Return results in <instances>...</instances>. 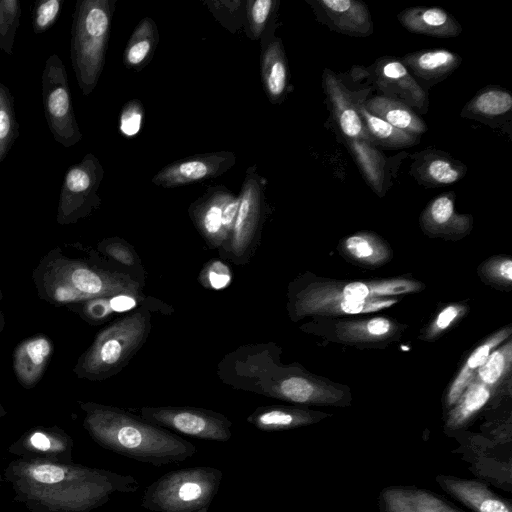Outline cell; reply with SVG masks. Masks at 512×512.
I'll return each mask as SVG.
<instances>
[{"label":"cell","instance_id":"cell-1","mask_svg":"<svg viewBox=\"0 0 512 512\" xmlns=\"http://www.w3.org/2000/svg\"><path fill=\"white\" fill-rule=\"evenodd\" d=\"M89 422L103 444L138 462L161 467L183 462L197 452L190 441L119 408L96 406Z\"/></svg>","mask_w":512,"mask_h":512},{"label":"cell","instance_id":"cell-2","mask_svg":"<svg viewBox=\"0 0 512 512\" xmlns=\"http://www.w3.org/2000/svg\"><path fill=\"white\" fill-rule=\"evenodd\" d=\"M34 278L39 294L56 303L140 293V284L128 275L90 267L60 254L47 256Z\"/></svg>","mask_w":512,"mask_h":512},{"label":"cell","instance_id":"cell-3","mask_svg":"<svg viewBox=\"0 0 512 512\" xmlns=\"http://www.w3.org/2000/svg\"><path fill=\"white\" fill-rule=\"evenodd\" d=\"M116 0H79L71 28L70 58L78 86L88 96L102 74Z\"/></svg>","mask_w":512,"mask_h":512},{"label":"cell","instance_id":"cell-4","mask_svg":"<svg viewBox=\"0 0 512 512\" xmlns=\"http://www.w3.org/2000/svg\"><path fill=\"white\" fill-rule=\"evenodd\" d=\"M147 307L116 320L96 336L74 371L81 378L103 380L118 373L145 342L151 327Z\"/></svg>","mask_w":512,"mask_h":512},{"label":"cell","instance_id":"cell-5","mask_svg":"<svg viewBox=\"0 0 512 512\" xmlns=\"http://www.w3.org/2000/svg\"><path fill=\"white\" fill-rule=\"evenodd\" d=\"M223 472L211 466L171 470L145 487L141 507L152 512H207Z\"/></svg>","mask_w":512,"mask_h":512},{"label":"cell","instance_id":"cell-6","mask_svg":"<svg viewBox=\"0 0 512 512\" xmlns=\"http://www.w3.org/2000/svg\"><path fill=\"white\" fill-rule=\"evenodd\" d=\"M424 288L422 282L408 277L341 281L307 274L290 284L287 308L331 299L398 297L418 293Z\"/></svg>","mask_w":512,"mask_h":512},{"label":"cell","instance_id":"cell-7","mask_svg":"<svg viewBox=\"0 0 512 512\" xmlns=\"http://www.w3.org/2000/svg\"><path fill=\"white\" fill-rule=\"evenodd\" d=\"M249 391L299 405L347 407L352 403L347 386L316 376L300 366L277 367L260 377Z\"/></svg>","mask_w":512,"mask_h":512},{"label":"cell","instance_id":"cell-8","mask_svg":"<svg viewBox=\"0 0 512 512\" xmlns=\"http://www.w3.org/2000/svg\"><path fill=\"white\" fill-rule=\"evenodd\" d=\"M41 87L44 115L54 140L66 148L77 144L82 133L73 109L67 71L57 54L45 61Z\"/></svg>","mask_w":512,"mask_h":512},{"label":"cell","instance_id":"cell-9","mask_svg":"<svg viewBox=\"0 0 512 512\" xmlns=\"http://www.w3.org/2000/svg\"><path fill=\"white\" fill-rule=\"evenodd\" d=\"M406 328L394 319L377 316L360 319L315 317L302 329L327 341L356 348H383L399 340Z\"/></svg>","mask_w":512,"mask_h":512},{"label":"cell","instance_id":"cell-10","mask_svg":"<svg viewBox=\"0 0 512 512\" xmlns=\"http://www.w3.org/2000/svg\"><path fill=\"white\" fill-rule=\"evenodd\" d=\"M104 177V168L93 153L70 166L64 176L57 208V222L71 224L88 216L100 206L98 189Z\"/></svg>","mask_w":512,"mask_h":512},{"label":"cell","instance_id":"cell-11","mask_svg":"<svg viewBox=\"0 0 512 512\" xmlns=\"http://www.w3.org/2000/svg\"><path fill=\"white\" fill-rule=\"evenodd\" d=\"M144 420L179 434L201 440L227 442L232 437V422L225 415L196 407H142Z\"/></svg>","mask_w":512,"mask_h":512},{"label":"cell","instance_id":"cell-12","mask_svg":"<svg viewBox=\"0 0 512 512\" xmlns=\"http://www.w3.org/2000/svg\"><path fill=\"white\" fill-rule=\"evenodd\" d=\"M265 180L256 166L247 168L239 193V206L226 248L234 262H243L260 234L265 215Z\"/></svg>","mask_w":512,"mask_h":512},{"label":"cell","instance_id":"cell-13","mask_svg":"<svg viewBox=\"0 0 512 512\" xmlns=\"http://www.w3.org/2000/svg\"><path fill=\"white\" fill-rule=\"evenodd\" d=\"M236 161V155L231 151L196 154L164 166L153 176L152 183L163 188H174L217 178L230 170Z\"/></svg>","mask_w":512,"mask_h":512},{"label":"cell","instance_id":"cell-14","mask_svg":"<svg viewBox=\"0 0 512 512\" xmlns=\"http://www.w3.org/2000/svg\"><path fill=\"white\" fill-rule=\"evenodd\" d=\"M373 68L374 82L384 96L399 100L413 110L426 113L427 94L400 60L380 58L374 63Z\"/></svg>","mask_w":512,"mask_h":512},{"label":"cell","instance_id":"cell-15","mask_svg":"<svg viewBox=\"0 0 512 512\" xmlns=\"http://www.w3.org/2000/svg\"><path fill=\"white\" fill-rule=\"evenodd\" d=\"M311 5L317 19L329 29L354 37H366L374 26L367 6L356 0H313Z\"/></svg>","mask_w":512,"mask_h":512},{"label":"cell","instance_id":"cell-16","mask_svg":"<svg viewBox=\"0 0 512 512\" xmlns=\"http://www.w3.org/2000/svg\"><path fill=\"white\" fill-rule=\"evenodd\" d=\"M422 231L429 237L457 240L470 233L473 218L455 210V194L444 193L433 198L420 216Z\"/></svg>","mask_w":512,"mask_h":512},{"label":"cell","instance_id":"cell-17","mask_svg":"<svg viewBox=\"0 0 512 512\" xmlns=\"http://www.w3.org/2000/svg\"><path fill=\"white\" fill-rule=\"evenodd\" d=\"M232 194L224 185L209 187L188 209L195 227L212 248L226 246L224 208Z\"/></svg>","mask_w":512,"mask_h":512},{"label":"cell","instance_id":"cell-18","mask_svg":"<svg viewBox=\"0 0 512 512\" xmlns=\"http://www.w3.org/2000/svg\"><path fill=\"white\" fill-rule=\"evenodd\" d=\"M380 512H463L437 494L414 486H388L378 496Z\"/></svg>","mask_w":512,"mask_h":512},{"label":"cell","instance_id":"cell-19","mask_svg":"<svg viewBox=\"0 0 512 512\" xmlns=\"http://www.w3.org/2000/svg\"><path fill=\"white\" fill-rule=\"evenodd\" d=\"M435 481L447 494L474 512H512L510 502L482 482L450 475H438Z\"/></svg>","mask_w":512,"mask_h":512},{"label":"cell","instance_id":"cell-20","mask_svg":"<svg viewBox=\"0 0 512 512\" xmlns=\"http://www.w3.org/2000/svg\"><path fill=\"white\" fill-rule=\"evenodd\" d=\"M323 85L336 124L347 141L372 143L364 128L357 104L352 101L349 93L332 71H324Z\"/></svg>","mask_w":512,"mask_h":512},{"label":"cell","instance_id":"cell-21","mask_svg":"<svg viewBox=\"0 0 512 512\" xmlns=\"http://www.w3.org/2000/svg\"><path fill=\"white\" fill-rule=\"evenodd\" d=\"M466 166L442 151L426 150L416 155L410 173L425 187H441L453 184L466 174Z\"/></svg>","mask_w":512,"mask_h":512},{"label":"cell","instance_id":"cell-22","mask_svg":"<svg viewBox=\"0 0 512 512\" xmlns=\"http://www.w3.org/2000/svg\"><path fill=\"white\" fill-rule=\"evenodd\" d=\"M329 416L304 407L269 405L256 408L247 417V422L260 431L279 432L309 426Z\"/></svg>","mask_w":512,"mask_h":512},{"label":"cell","instance_id":"cell-23","mask_svg":"<svg viewBox=\"0 0 512 512\" xmlns=\"http://www.w3.org/2000/svg\"><path fill=\"white\" fill-rule=\"evenodd\" d=\"M398 302V297H383L365 300L331 299L288 308V311L291 319L294 321H298L307 316H313L314 318H337L347 315L377 312L390 308Z\"/></svg>","mask_w":512,"mask_h":512},{"label":"cell","instance_id":"cell-24","mask_svg":"<svg viewBox=\"0 0 512 512\" xmlns=\"http://www.w3.org/2000/svg\"><path fill=\"white\" fill-rule=\"evenodd\" d=\"M409 32L433 37H456L462 32L459 22L440 7H410L397 15Z\"/></svg>","mask_w":512,"mask_h":512},{"label":"cell","instance_id":"cell-25","mask_svg":"<svg viewBox=\"0 0 512 512\" xmlns=\"http://www.w3.org/2000/svg\"><path fill=\"white\" fill-rule=\"evenodd\" d=\"M338 251L347 261L371 269L383 266L393 257L390 245L379 235L368 231L341 239Z\"/></svg>","mask_w":512,"mask_h":512},{"label":"cell","instance_id":"cell-26","mask_svg":"<svg viewBox=\"0 0 512 512\" xmlns=\"http://www.w3.org/2000/svg\"><path fill=\"white\" fill-rule=\"evenodd\" d=\"M261 80L272 104L284 101L289 85V70L282 40L273 37L261 52Z\"/></svg>","mask_w":512,"mask_h":512},{"label":"cell","instance_id":"cell-27","mask_svg":"<svg viewBox=\"0 0 512 512\" xmlns=\"http://www.w3.org/2000/svg\"><path fill=\"white\" fill-rule=\"evenodd\" d=\"M511 334L512 326L507 325L495 331L475 347L447 389L444 400L446 409L449 410L457 402L464 390L474 379L478 370L485 363L490 353L505 340L510 339Z\"/></svg>","mask_w":512,"mask_h":512},{"label":"cell","instance_id":"cell-28","mask_svg":"<svg viewBox=\"0 0 512 512\" xmlns=\"http://www.w3.org/2000/svg\"><path fill=\"white\" fill-rule=\"evenodd\" d=\"M400 61L418 79L437 82L459 67L461 57L446 49H432L406 54Z\"/></svg>","mask_w":512,"mask_h":512},{"label":"cell","instance_id":"cell-29","mask_svg":"<svg viewBox=\"0 0 512 512\" xmlns=\"http://www.w3.org/2000/svg\"><path fill=\"white\" fill-rule=\"evenodd\" d=\"M52 353L51 341L36 336L23 341L14 353V371L23 386H33L43 374Z\"/></svg>","mask_w":512,"mask_h":512},{"label":"cell","instance_id":"cell-30","mask_svg":"<svg viewBox=\"0 0 512 512\" xmlns=\"http://www.w3.org/2000/svg\"><path fill=\"white\" fill-rule=\"evenodd\" d=\"M363 106L370 114L409 134L420 137L427 131L426 123L415 110L399 100L378 95L366 100Z\"/></svg>","mask_w":512,"mask_h":512},{"label":"cell","instance_id":"cell-31","mask_svg":"<svg viewBox=\"0 0 512 512\" xmlns=\"http://www.w3.org/2000/svg\"><path fill=\"white\" fill-rule=\"evenodd\" d=\"M159 42L155 21L144 17L133 30L123 53V63L131 70L141 71L152 60Z\"/></svg>","mask_w":512,"mask_h":512},{"label":"cell","instance_id":"cell-32","mask_svg":"<svg viewBox=\"0 0 512 512\" xmlns=\"http://www.w3.org/2000/svg\"><path fill=\"white\" fill-rule=\"evenodd\" d=\"M493 392L488 386L471 381L457 402L448 410L444 423L445 432L451 433L465 428L486 406Z\"/></svg>","mask_w":512,"mask_h":512},{"label":"cell","instance_id":"cell-33","mask_svg":"<svg viewBox=\"0 0 512 512\" xmlns=\"http://www.w3.org/2000/svg\"><path fill=\"white\" fill-rule=\"evenodd\" d=\"M511 94L501 87H485L463 108L461 115L478 121L494 120L509 113Z\"/></svg>","mask_w":512,"mask_h":512},{"label":"cell","instance_id":"cell-34","mask_svg":"<svg viewBox=\"0 0 512 512\" xmlns=\"http://www.w3.org/2000/svg\"><path fill=\"white\" fill-rule=\"evenodd\" d=\"M366 133L373 145L387 149H400L416 145L420 137L404 132L386 121L370 114L363 103H357Z\"/></svg>","mask_w":512,"mask_h":512},{"label":"cell","instance_id":"cell-35","mask_svg":"<svg viewBox=\"0 0 512 512\" xmlns=\"http://www.w3.org/2000/svg\"><path fill=\"white\" fill-rule=\"evenodd\" d=\"M279 1L276 0H247L245 14V32L249 39L259 40L261 48L273 37Z\"/></svg>","mask_w":512,"mask_h":512},{"label":"cell","instance_id":"cell-36","mask_svg":"<svg viewBox=\"0 0 512 512\" xmlns=\"http://www.w3.org/2000/svg\"><path fill=\"white\" fill-rule=\"evenodd\" d=\"M511 364L512 341L508 339L490 353L472 381L486 385L494 391L510 374Z\"/></svg>","mask_w":512,"mask_h":512},{"label":"cell","instance_id":"cell-37","mask_svg":"<svg viewBox=\"0 0 512 512\" xmlns=\"http://www.w3.org/2000/svg\"><path fill=\"white\" fill-rule=\"evenodd\" d=\"M19 136L14 98L10 89L0 81V163L6 158Z\"/></svg>","mask_w":512,"mask_h":512},{"label":"cell","instance_id":"cell-38","mask_svg":"<svg viewBox=\"0 0 512 512\" xmlns=\"http://www.w3.org/2000/svg\"><path fill=\"white\" fill-rule=\"evenodd\" d=\"M147 299L139 294H118L109 297L88 300L84 312L94 320L104 319L114 313L127 312L146 302Z\"/></svg>","mask_w":512,"mask_h":512},{"label":"cell","instance_id":"cell-39","mask_svg":"<svg viewBox=\"0 0 512 512\" xmlns=\"http://www.w3.org/2000/svg\"><path fill=\"white\" fill-rule=\"evenodd\" d=\"M348 143L355 159L367 177V181L377 193L381 192L383 186L382 157L374 149V145L366 141Z\"/></svg>","mask_w":512,"mask_h":512},{"label":"cell","instance_id":"cell-40","mask_svg":"<svg viewBox=\"0 0 512 512\" xmlns=\"http://www.w3.org/2000/svg\"><path fill=\"white\" fill-rule=\"evenodd\" d=\"M479 278L487 285L510 290L512 285V260L508 256H493L477 268Z\"/></svg>","mask_w":512,"mask_h":512},{"label":"cell","instance_id":"cell-41","mask_svg":"<svg viewBox=\"0 0 512 512\" xmlns=\"http://www.w3.org/2000/svg\"><path fill=\"white\" fill-rule=\"evenodd\" d=\"M20 16L21 6L18 0H0V50L8 55H13Z\"/></svg>","mask_w":512,"mask_h":512},{"label":"cell","instance_id":"cell-42","mask_svg":"<svg viewBox=\"0 0 512 512\" xmlns=\"http://www.w3.org/2000/svg\"><path fill=\"white\" fill-rule=\"evenodd\" d=\"M468 310L469 307L464 303H450L444 306L428 323L419 338L423 341H435L462 319Z\"/></svg>","mask_w":512,"mask_h":512},{"label":"cell","instance_id":"cell-43","mask_svg":"<svg viewBox=\"0 0 512 512\" xmlns=\"http://www.w3.org/2000/svg\"><path fill=\"white\" fill-rule=\"evenodd\" d=\"M217 21L232 33L245 25L246 1H206Z\"/></svg>","mask_w":512,"mask_h":512},{"label":"cell","instance_id":"cell-44","mask_svg":"<svg viewBox=\"0 0 512 512\" xmlns=\"http://www.w3.org/2000/svg\"><path fill=\"white\" fill-rule=\"evenodd\" d=\"M144 108L138 99L125 103L119 116V130L128 138L136 136L142 127Z\"/></svg>","mask_w":512,"mask_h":512},{"label":"cell","instance_id":"cell-45","mask_svg":"<svg viewBox=\"0 0 512 512\" xmlns=\"http://www.w3.org/2000/svg\"><path fill=\"white\" fill-rule=\"evenodd\" d=\"M61 0H45L38 2L33 13V30L40 34L48 30L58 19Z\"/></svg>","mask_w":512,"mask_h":512},{"label":"cell","instance_id":"cell-46","mask_svg":"<svg viewBox=\"0 0 512 512\" xmlns=\"http://www.w3.org/2000/svg\"><path fill=\"white\" fill-rule=\"evenodd\" d=\"M104 252L126 267H135L139 260L133 248L125 241L119 239H109L101 243Z\"/></svg>","mask_w":512,"mask_h":512},{"label":"cell","instance_id":"cell-47","mask_svg":"<svg viewBox=\"0 0 512 512\" xmlns=\"http://www.w3.org/2000/svg\"><path fill=\"white\" fill-rule=\"evenodd\" d=\"M32 477L44 484H55L65 478V471L63 468L52 464H42L35 466L31 472Z\"/></svg>","mask_w":512,"mask_h":512},{"label":"cell","instance_id":"cell-48","mask_svg":"<svg viewBox=\"0 0 512 512\" xmlns=\"http://www.w3.org/2000/svg\"><path fill=\"white\" fill-rule=\"evenodd\" d=\"M203 277H205L208 284L215 289L226 286L230 279L227 267L220 262L211 263Z\"/></svg>","mask_w":512,"mask_h":512},{"label":"cell","instance_id":"cell-49","mask_svg":"<svg viewBox=\"0 0 512 512\" xmlns=\"http://www.w3.org/2000/svg\"><path fill=\"white\" fill-rule=\"evenodd\" d=\"M30 442L35 448L40 450H47L50 448V440L41 432H35L31 436Z\"/></svg>","mask_w":512,"mask_h":512},{"label":"cell","instance_id":"cell-50","mask_svg":"<svg viewBox=\"0 0 512 512\" xmlns=\"http://www.w3.org/2000/svg\"><path fill=\"white\" fill-rule=\"evenodd\" d=\"M3 328H4V317H3V314H2L1 309H0V334H1L2 330H3Z\"/></svg>","mask_w":512,"mask_h":512}]
</instances>
